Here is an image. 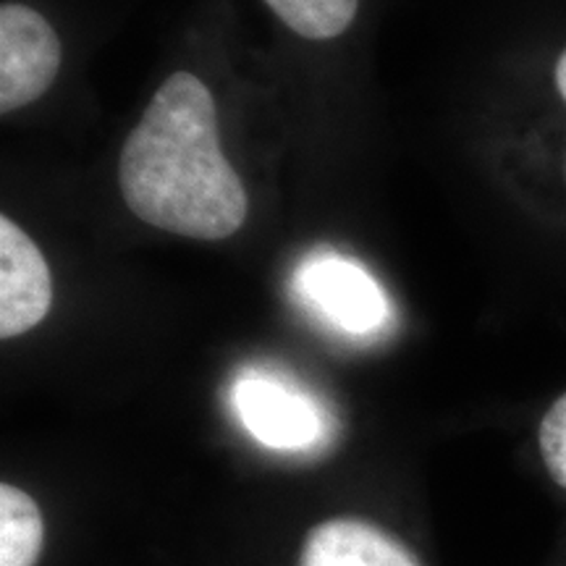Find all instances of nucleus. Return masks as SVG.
<instances>
[{
	"mask_svg": "<svg viewBox=\"0 0 566 566\" xmlns=\"http://www.w3.org/2000/svg\"><path fill=\"white\" fill-rule=\"evenodd\" d=\"M118 187L139 221L221 242L247 221V189L221 150L216 97L176 71L155 92L118 158Z\"/></svg>",
	"mask_w": 566,
	"mask_h": 566,
	"instance_id": "nucleus-1",
	"label": "nucleus"
},
{
	"mask_svg": "<svg viewBox=\"0 0 566 566\" xmlns=\"http://www.w3.org/2000/svg\"><path fill=\"white\" fill-rule=\"evenodd\" d=\"M61 42L48 19L30 6L0 9V113L40 101L55 82Z\"/></svg>",
	"mask_w": 566,
	"mask_h": 566,
	"instance_id": "nucleus-2",
	"label": "nucleus"
},
{
	"mask_svg": "<svg viewBox=\"0 0 566 566\" xmlns=\"http://www.w3.org/2000/svg\"><path fill=\"white\" fill-rule=\"evenodd\" d=\"M53 281L40 247L11 218H0V336L13 338L45 321Z\"/></svg>",
	"mask_w": 566,
	"mask_h": 566,
	"instance_id": "nucleus-3",
	"label": "nucleus"
},
{
	"mask_svg": "<svg viewBox=\"0 0 566 566\" xmlns=\"http://www.w3.org/2000/svg\"><path fill=\"white\" fill-rule=\"evenodd\" d=\"M239 417L250 433L271 449L300 451L323 436V420L307 396L271 378H244L237 391Z\"/></svg>",
	"mask_w": 566,
	"mask_h": 566,
	"instance_id": "nucleus-4",
	"label": "nucleus"
},
{
	"mask_svg": "<svg viewBox=\"0 0 566 566\" xmlns=\"http://www.w3.org/2000/svg\"><path fill=\"white\" fill-rule=\"evenodd\" d=\"M300 289L331 323L349 334H370L388 321L386 296L363 268L321 258L300 273Z\"/></svg>",
	"mask_w": 566,
	"mask_h": 566,
	"instance_id": "nucleus-5",
	"label": "nucleus"
},
{
	"mask_svg": "<svg viewBox=\"0 0 566 566\" xmlns=\"http://www.w3.org/2000/svg\"><path fill=\"white\" fill-rule=\"evenodd\" d=\"M302 566H422L405 543L365 520H328L310 530Z\"/></svg>",
	"mask_w": 566,
	"mask_h": 566,
	"instance_id": "nucleus-6",
	"label": "nucleus"
},
{
	"mask_svg": "<svg viewBox=\"0 0 566 566\" xmlns=\"http://www.w3.org/2000/svg\"><path fill=\"white\" fill-rule=\"evenodd\" d=\"M45 541V522L32 495L0 485V566H34Z\"/></svg>",
	"mask_w": 566,
	"mask_h": 566,
	"instance_id": "nucleus-7",
	"label": "nucleus"
},
{
	"mask_svg": "<svg viewBox=\"0 0 566 566\" xmlns=\"http://www.w3.org/2000/svg\"><path fill=\"white\" fill-rule=\"evenodd\" d=\"M289 30L307 40H334L352 27L359 0H265Z\"/></svg>",
	"mask_w": 566,
	"mask_h": 566,
	"instance_id": "nucleus-8",
	"label": "nucleus"
},
{
	"mask_svg": "<svg viewBox=\"0 0 566 566\" xmlns=\"http://www.w3.org/2000/svg\"><path fill=\"white\" fill-rule=\"evenodd\" d=\"M535 438L548 480L566 493V394L558 396L541 417Z\"/></svg>",
	"mask_w": 566,
	"mask_h": 566,
	"instance_id": "nucleus-9",
	"label": "nucleus"
},
{
	"mask_svg": "<svg viewBox=\"0 0 566 566\" xmlns=\"http://www.w3.org/2000/svg\"><path fill=\"white\" fill-rule=\"evenodd\" d=\"M554 82H556V90H558V95H562V101L566 103V51H564L562 55H558V61H556Z\"/></svg>",
	"mask_w": 566,
	"mask_h": 566,
	"instance_id": "nucleus-10",
	"label": "nucleus"
}]
</instances>
